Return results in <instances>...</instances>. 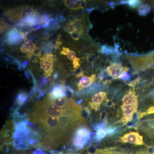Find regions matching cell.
Returning <instances> with one entry per match:
<instances>
[{"label":"cell","mask_w":154,"mask_h":154,"mask_svg":"<svg viewBox=\"0 0 154 154\" xmlns=\"http://www.w3.org/2000/svg\"><path fill=\"white\" fill-rule=\"evenodd\" d=\"M81 109L73 100L47 96L30 108L27 120L41 135L42 146L55 149L67 145L80 122Z\"/></svg>","instance_id":"cell-1"},{"label":"cell","mask_w":154,"mask_h":154,"mask_svg":"<svg viewBox=\"0 0 154 154\" xmlns=\"http://www.w3.org/2000/svg\"><path fill=\"white\" fill-rule=\"evenodd\" d=\"M129 60L133 67L137 70L154 68V51L143 56H130Z\"/></svg>","instance_id":"cell-2"},{"label":"cell","mask_w":154,"mask_h":154,"mask_svg":"<svg viewBox=\"0 0 154 154\" xmlns=\"http://www.w3.org/2000/svg\"><path fill=\"white\" fill-rule=\"evenodd\" d=\"M91 136L89 129L85 127L79 128L75 131L72 141L73 145L78 148H82L88 142Z\"/></svg>","instance_id":"cell-3"},{"label":"cell","mask_w":154,"mask_h":154,"mask_svg":"<svg viewBox=\"0 0 154 154\" xmlns=\"http://www.w3.org/2000/svg\"><path fill=\"white\" fill-rule=\"evenodd\" d=\"M13 122L11 119L6 122L1 132V149L3 150L5 146H8L13 142L14 134Z\"/></svg>","instance_id":"cell-4"},{"label":"cell","mask_w":154,"mask_h":154,"mask_svg":"<svg viewBox=\"0 0 154 154\" xmlns=\"http://www.w3.org/2000/svg\"><path fill=\"white\" fill-rule=\"evenodd\" d=\"M41 68L44 71L45 76L49 78L53 71L54 63L56 59L55 55L52 54H45L39 58Z\"/></svg>","instance_id":"cell-5"},{"label":"cell","mask_w":154,"mask_h":154,"mask_svg":"<svg viewBox=\"0 0 154 154\" xmlns=\"http://www.w3.org/2000/svg\"><path fill=\"white\" fill-rule=\"evenodd\" d=\"M25 38L23 32L17 28H14L4 36L3 42L9 45H17L21 43L23 39L25 40Z\"/></svg>","instance_id":"cell-6"},{"label":"cell","mask_w":154,"mask_h":154,"mask_svg":"<svg viewBox=\"0 0 154 154\" xmlns=\"http://www.w3.org/2000/svg\"><path fill=\"white\" fill-rule=\"evenodd\" d=\"M129 68L122 66L118 63H112L106 69L108 74L113 79H119L122 73L129 70Z\"/></svg>","instance_id":"cell-7"},{"label":"cell","mask_w":154,"mask_h":154,"mask_svg":"<svg viewBox=\"0 0 154 154\" xmlns=\"http://www.w3.org/2000/svg\"><path fill=\"white\" fill-rule=\"evenodd\" d=\"M137 103L131 105H123L122 106V121L124 124L132 120L134 114L137 110Z\"/></svg>","instance_id":"cell-8"},{"label":"cell","mask_w":154,"mask_h":154,"mask_svg":"<svg viewBox=\"0 0 154 154\" xmlns=\"http://www.w3.org/2000/svg\"><path fill=\"white\" fill-rule=\"evenodd\" d=\"M121 142L123 143L134 144L137 145L143 144V137L139 133L130 132L120 138Z\"/></svg>","instance_id":"cell-9"},{"label":"cell","mask_w":154,"mask_h":154,"mask_svg":"<svg viewBox=\"0 0 154 154\" xmlns=\"http://www.w3.org/2000/svg\"><path fill=\"white\" fill-rule=\"evenodd\" d=\"M106 97L107 94L105 92H101L95 94L92 97L91 102H89V106L91 109L97 111Z\"/></svg>","instance_id":"cell-10"},{"label":"cell","mask_w":154,"mask_h":154,"mask_svg":"<svg viewBox=\"0 0 154 154\" xmlns=\"http://www.w3.org/2000/svg\"><path fill=\"white\" fill-rule=\"evenodd\" d=\"M66 91V86L63 85H57L48 96L52 99L67 97Z\"/></svg>","instance_id":"cell-11"},{"label":"cell","mask_w":154,"mask_h":154,"mask_svg":"<svg viewBox=\"0 0 154 154\" xmlns=\"http://www.w3.org/2000/svg\"><path fill=\"white\" fill-rule=\"evenodd\" d=\"M96 80V75H93L91 77L84 76L80 80L78 84V88L79 91H82L85 88L91 86Z\"/></svg>","instance_id":"cell-12"},{"label":"cell","mask_w":154,"mask_h":154,"mask_svg":"<svg viewBox=\"0 0 154 154\" xmlns=\"http://www.w3.org/2000/svg\"><path fill=\"white\" fill-rule=\"evenodd\" d=\"M123 105H131L138 103L137 97L136 95L134 90L130 91L123 97L122 99Z\"/></svg>","instance_id":"cell-13"},{"label":"cell","mask_w":154,"mask_h":154,"mask_svg":"<svg viewBox=\"0 0 154 154\" xmlns=\"http://www.w3.org/2000/svg\"><path fill=\"white\" fill-rule=\"evenodd\" d=\"M36 47L32 40L26 39L21 47V50L22 52L27 53V54H33V50Z\"/></svg>","instance_id":"cell-14"},{"label":"cell","mask_w":154,"mask_h":154,"mask_svg":"<svg viewBox=\"0 0 154 154\" xmlns=\"http://www.w3.org/2000/svg\"><path fill=\"white\" fill-rule=\"evenodd\" d=\"M114 129L112 128H104L102 127L98 128L96 132V139L98 140H101L105 137L107 134H111L114 132Z\"/></svg>","instance_id":"cell-15"},{"label":"cell","mask_w":154,"mask_h":154,"mask_svg":"<svg viewBox=\"0 0 154 154\" xmlns=\"http://www.w3.org/2000/svg\"><path fill=\"white\" fill-rule=\"evenodd\" d=\"M28 98V95L25 92H19L16 97V104L19 106H22L26 103Z\"/></svg>","instance_id":"cell-16"},{"label":"cell","mask_w":154,"mask_h":154,"mask_svg":"<svg viewBox=\"0 0 154 154\" xmlns=\"http://www.w3.org/2000/svg\"><path fill=\"white\" fill-rule=\"evenodd\" d=\"M72 22L75 28L76 29L77 32L81 35L84 34L85 32V28H84V25L82 19H75L72 21Z\"/></svg>","instance_id":"cell-17"},{"label":"cell","mask_w":154,"mask_h":154,"mask_svg":"<svg viewBox=\"0 0 154 154\" xmlns=\"http://www.w3.org/2000/svg\"><path fill=\"white\" fill-rule=\"evenodd\" d=\"M141 1L139 0H128V1H122L119 2V5H126L132 9L138 8L141 4Z\"/></svg>","instance_id":"cell-18"},{"label":"cell","mask_w":154,"mask_h":154,"mask_svg":"<svg viewBox=\"0 0 154 154\" xmlns=\"http://www.w3.org/2000/svg\"><path fill=\"white\" fill-rule=\"evenodd\" d=\"M151 8L146 4H141L137 8L139 15L141 16H146L150 12Z\"/></svg>","instance_id":"cell-19"},{"label":"cell","mask_w":154,"mask_h":154,"mask_svg":"<svg viewBox=\"0 0 154 154\" xmlns=\"http://www.w3.org/2000/svg\"><path fill=\"white\" fill-rule=\"evenodd\" d=\"M60 54L66 55L70 60H73L76 58V53L73 51L70 50L69 48L63 47L62 51L60 53Z\"/></svg>","instance_id":"cell-20"},{"label":"cell","mask_w":154,"mask_h":154,"mask_svg":"<svg viewBox=\"0 0 154 154\" xmlns=\"http://www.w3.org/2000/svg\"><path fill=\"white\" fill-rule=\"evenodd\" d=\"M55 45L54 42L49 41L45 43L44 45L42 46V50L45 54H51L54 48L55 47Z\"/></svg>","instance_id":"cell-21"},{"label":"cell","mask_w":154,"mask_h":154,"mask_svg":"<svg viewBox=\"0 0 154 154\" xmlns=\"http://www.w3.org/2000/svg\"><path fill=\"white\" fill-rule=\"evenodd\" d=\"M82 1H64L65 5L69 9L73 10H77L79 9V4L78 3Z\"/></svg>","instance_id":"cell-22"},{"label":"cell","mask_w":154,"mask_h":154,"mask_svg":"<svg viewBox=\"0 0 154 154\" xmlns=\"http://www.w3.org/2000/svg\"><path fill=\"white\" fill-rule=\"evenodd\" d=\"M99 51L102 54L106 55H110L114 54V49L112 46H108L105 45H102Z\"/></svg>","instance_id":"cell-23"},{"label":"cell","mask_w":154,"mask_h":154,"mask_svg":"<svg viewBox=\"0 0 154 154\" xmlns=\"http://www.w3.org/2000/svg\"><path fill=\"white\" fill-rule=\"evenodd\" d=\"M63 29L67 33L71 34L77 32L76 29L75 28L72 22H69L67 23L66 25L64 26Z\"/></svg>","instance_id":"cell-24"},{"label":"cell","mask_w":154,"mask_h":154,"mask_svg":"<svg viewBox=\"0 0 154 154\" xmlns=\"http://www.w3.org/2000/svg\"><path fill=\"white\" fill-rule=\"evenodd\" d=\"M53 18V17L52 15H51V14H42L40 17L39 24L41 25L42 24H45L46 22L51 20Z\"/></svg>","instance_id":"cell-25"},{"label":"cell","mask_w":154,"mask_h":154,"mask_svg":"<svg viewBox=\"0 0 154 154\" xmlns=\"http://www.w3.org/2000/svg\"><path fill=\"white\" fill-rule=\"evenodd\" d=\"M80 60L81 59L79 58L76 57L74 60H73L72 63L75 71L79 68L80 67V65H81L79 62Z\"/></svg>","instance_id":"cell-26"},{"label":"cell","mask_w":154,"mask_h":154,"mask_svg":"<svg viewBox=\"0 0 154 154\" xmlns=\"http://www.w3.org/2000/svg\"><path fill=\"white\" fill-rule=\"evenodd\" d=\"M96 59V56L92 54H88V56L87 57V60L88 61V63L92 64H93L95 62Z\"/></svg>","instance_id":"cell-27"},{"label":"cell","mask_w":154,"mask_h":154,"mask_svg":"<svg viewBox=\"0 0 154 154\" xmlns=\"http://www.w3.org/2000/svg\"><path fill=\"white\" fill-rule=\"evenodd\" d=\"M48 81H49V80L48 79V78L47 77L44 76L40 79L39 83H40V85H41V86L44 87V86L47 85Z\"/></svg>","instance_id":"cell-28"},{"label":"cell","mask_w":154,"mask_h":154,"mask_svg":"<svg viewBox=\"0 0 154 154\" xmlns=\"http://www.w3.org/2000/svg\"><path fill=\"white\" fill-rule=\"evenodd\" d=\"M129 78V74L127 72L123 73H122V74L120 76V77H119V79H121L123 80H128Z\"/></svg>","instance_id":"cell-29"},{"label":"cell","mask_w":154,"mask_h":154,"mask_svg":"<svg viewBox=\"0 0 154 154\" xmlns=\"http://www.w3.org/2000/svg\"><path fill=\"white\" fill-rule=\"evenodd\" d=\"M71 35L72 38L73 39H74L75 40H78L80 39V37H81V35H80L78 32H75V33H72Z\"/></svg>","instance_id":"cell-30"},{"label":"cell","mask_w":154,"mask_h":154,"mask_svg":"<svg viewBox=\"0 0 154 154\" xmlns=\"http://www.w3.org/2000/svg\"><path fill=\"white\" fill-rule=\"evenodd\" d=\"M42 28V25H36V26H33V27H32L30 29V31L31 32V31H37V30H39V29H41V28Z\"/></svg>","instance_id":"cell-31"},{"label":"cell","mask_w":154,"mask_h":154,"mask_svg":"<svg viewBox=\"0 0 154 154\" xmlns=\"http://www.w3.org/2000/svg\"><path fill=\"white\" fill-rule=\"evenodd\" d=\"M81 2L79 3V9H84L85 8L87 5V2L86 1H83L82 2Z\"/></svg>","instance_id":"cell-32"},{"label":"cell","mask_w":154,"mask_h":154,"mask_svg":"<svg viewBox=\"0 0 154 154\" xmlns=\"http://www.w3.org/2000/svg\"><path fill=\"white\" fill-rule=\"evenodd\" d=\"M62 43L60 41V40H57L56 41V42L55 49L56 50L60 48V45H61Z\"/></svg>","instance_id":"cell-33"},{"label":"cell","mask_w":154,"mask_h":154,"mask_svg":"<svg viewBox=\"0 0 154 154\" xmlns=\"http://www.w3.org/2000/svg\"><path fill=\"white\" fill-rule=\"evenodd\" d=\"M154 113V106H152V107H150L147 110L146 112V114H152V113Z\"/></svg>","instance_id":"cell-34"},{"label":"cell","mask_w":154,"mask_h":154,"mask_svg":"<svg viewBox=\"0 0 154 154\" xmlns=\"http://www.w3.org/2000/svg\"><path fill=\"white\" fill-rule=\"evenodd\" d=\"M25 77L27 79H30V74H29V72L28 71H25V73H24Z\"/></svg>","instance_id":"cell-35"},{"label":"cell","mask_w":154,"mask_h":154,"mask_svg":"<svg viewBox=\"0 0 154 154\" xmlns=\"http://www.w3.org/2000/svg\"><path fill=\"white\" fill-rule=\"evenodd\" d=\"M25 68L24 67V66H23L22 64L19 65H18V70L19 71H22L24 70L25 69Z\"/></svg>","instance_id":"cell-36"},{"label":"cell","mask_w":154,"mask_h":154,"mask_svg":"<svg viewBox=\"0 0 154 154\" xmlns=\"http://www.w3.org/2000/svg\"><path fill=\"white\" fill-rule=\"evenodd\" d=\"M59 77V74L57 72L54 73L53 75V79L54 80H57Z\"/></svg>","instance_id":"cell-37"},{"label":"cell","mask_w":154,"mask_h":154,"mask_svg":"<svg viewBox=\"0 0 154 154\" xmlns=\"http://www.w3.org/2000/svg\"><path fill=\"white\" fill-rule=\"evenodd\" d=\"M4 60L6 62L12 63H13V62H12V61H11L12 60H11V59H10L9 58V57H4Z\"/></svg>","instance_id":"cell-38"},{"label":"cell","mask_w":154,"mask_h":154,"mask_svg":"<svg viewBox=\"0 0 154 154\" xmlns=\"http://www.w3.org/2000/svg\"><path fill=\"white\" fill-rule=\"evenodd\" d=\"M22 65L24 67L26 68L27 66L28 65V60H25L22 63Z\"/></svg>","instance_id":"cell-39"},{"label":"cell","mask_w":154,"mask_h":154,"mask_svg":"<svg viewBox=\"0 0 154 154\" xmlns=\"http://www.w3.org/2000/svg\"><path fill=\"white\" fill-rule=\"evenodd\" d=\"M95 9V8H87L86 9V11H87V12H89V13H91V12H92V11H94V10Z\"/></svg>","instance_id":"cell-40"},{"label":"cell","mask_w":154,"mask_h":154,"mask_svg":"<svg viewBox=\"0 0 154 154\" xmlns=\"http://www.w3.org/2000/svg\"><path fill=\"white\" fill-rule=\"evenodd\" d=\"M57 154H73L71 153L70 152H66V153H63V152H59Z\"/></svg>","instance_id":"cell-41"},{"label":"cell","mask_w":154,"mask_h":154,"mask_svg":"<svg viewBox=\"0 0 154 154\" xmlns=\"http://www.w3.org/2000/svg\"><path fill=\"white\" fill-rule=\"evenodd\" d=\"M152 127H153V128L154 129V124L153 125Z\"/></svg>","instance_id":"cell-42"},{"label":"cell","mask_w":154,"mask_h":154,"mask_svg":"<svg viewBox=\"0 0 154 154\" xmlns=\"http://www.w3.org/2000/svg\"><path fill=\"white\" fill-rule=\"evenodd\" d=\"M151 154H154V152H152V153H151Z\"/></svg>","instance_id":"cell-43"}]
</instances>
